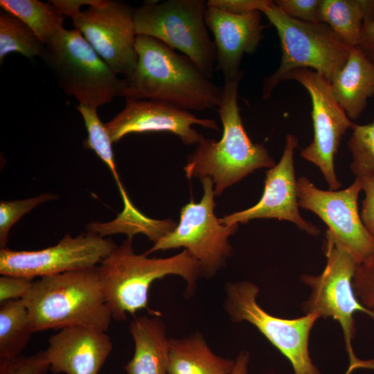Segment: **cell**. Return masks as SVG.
<instances>
[{"instance_id":"4fadbf2b","label":"cell","mask_w":374,"mask_h":374,"mask_svg":"<svg viewBox=\"0 0 374 374\" xmlns=\"http://www.w3.org/2000/svg\"><path fill=\"white\" fill-rule=\"evenodd\" d=\"M95 233L66 235L55 245L35 251L0 249V274L33 279L97 267L116 247Z\"/></svg>"},{"instance_id":"d590c367","label":"cell","mask_w":374,"mask_h":374,"mask_svg":"<svg viewBox=\"0 0 374 374\" xmlns=\"http://www.w3.org/2000/svg\"><path fill=\"white\" fill-rule=\"evenodd\" d=\"M358 46L374 62V6L364 20Z\"/></svg>"},{"instance_id":"4316f807","label":"cell","mask_w":374,"mask_h":374,"mask_svg":"<svg viewBox=\"0 0 374 374\" xmlns=\"http://www.w3.org/2000/svg\"><path fill=\"white\" fill-rule=\"evenodd\" d=\"M76 109L82 115L87 131V138L84 141V148L92 150L109 168L118 185L123 202L130 201L116 170L113 143L105 124L103 123L98 115L97 107L79 104Z\"/></svg>"},{"instance_id":"484cf974","label":"cell","mask_w":374,"mask_h":374,"mask_svg":"<svg viewBox=\"0 0 374 374\" xmlns=\"http://www.w3.org/2000/svg\"><path fill=\"white\" fill-rule=\"evenodd\" d=\"M45 44L20 19L1 9L0 63L9 53H17L29 59L42 56Z\"/></svg>"},{"instance_id":"603a6c76","label":"cell","mask_w":374,"mask_h":374,"mask_svg":"<svg viewBox=\"0 0 374 374\" xmlns=\"http://www.w3.org/2000/svg\"><path fill=\"white\" fill-rule=\"evenodd\" d=\"M33 333L28 309L22 299L0 305V365L21 355Z\"/></svg>"},{"instance_id":"836d02e7","label":"cell","mask_w":374,"mask_h":374,"mask_svg":"<svg viewBox=\"0 0 374 374\" xmlns=\"http://www.w3.org/2000/svg\"><path fill=\"white\" fill-rule=\"evenodd\" d=\"M358 179L362 184V190L364 193L361 218L368 232L374 238V175Z\"/></svg>"},{"instance_id":"30bf717a","label":"cell","mask_w":374,"mask_h":374,"mask_svg":"<svg viewBox=\"0 0 374 374\" xmlns=\"http://www.w3.org/2000/svg\"><path fill=\"white\" fill-rule=\"evenodd\" d=\"M224 309L232 321H247L255 326L290 362L292 374H321L309 351L316 314L295 319L279 318L267 312L257 302L259 288L249 281L229 283L226 286Z\"/></svg>"},{"instance_id":"8d00e7d4","label":"cell","mask_w":374,"mask_h":374,"mask_svg":"<svg viewBox=\"0 0 374 374\" xmlns=\"http://www.w3.org/2000/svg\"><path fill=\"white\" fill-rule=\"evenodd\" d=\"M52 3L64 16L71 18L80 12L82 6H94L98 4L100 0H51Z\"/></svg>"},{"instance_id":"52a82bcc","label":"cell","mask_w":374,"mask_h":374,"mask_svg":"<svg viewBox=\"0 0 374 374\" xmlns=\"http://www.w3.org/2000/svg\"><path fill=\"white\" fill-rule=\"evenodd\" d=\"M323 250L326 263L323 271L317 276L303 275L301 278L311 290L302 304L303 310L305 314H316L319 319L332 318L339 322L349 357V368L374 369V359H358L352 346L356 333L355 313L361 312L374 319V312L365 308L355 294L353 279L358 265L326 233Z\"/></svg>"},{"instance_id":"cb8c5ba5","label":"cell","mask_w":374,"mask_h":374,"mask_svg":"<svg viewBox=\"0 0 374 374\" xmlns=\"http://www.w3.org/2000/svg\"><path fill=\"white\" fill-rule=\"evenodd\" d=\"M0 6L24 21L44 44L64 28L65 16L50 1L1 0Z\"/></svg>"},{"instance_id":"277c9868","label":"cell","mask_w":374,"mask_h":374,"mask_svg":"<svg viewBox=\"0 0 374 374\" xmlns=\"http://www.w3.org/2000/svg\"><path fill=\"white\" fill-rule=\"evenodd\" d=\"M22 299L33 333L74 326L107 332L112 319L98 266L39 278Z\"/></svg>"},{"instance_id":"5bb4252c","label":"cell","mask_w":374,"mask_h":374,"mask_svg":"<svg viewBox=\"0 0 374 374\" xmlns=\"http://www.w3.org/2000/svg\"><path fill=\"white\" fill-rule=\"evenodd\" d=\"M134 8L116 1L100 0L71 17L78 30L101 59L125 77L137 62Z\"/></svg>"},{"instance_id":"d6a6232c","label":"cell","mask_w":374,"mask_h":374,"mask_svg":"<svg viewBox=\"0 0 374 374\" xmlns=\"http://www.w3.org/2000/svg\"><path fill=\"white\" fill-rule=\"evenodd\" d=\"M34 283L33 279L1 275L0 277V303L23 299Z\"/></svg>"},{"instance_id":"ba28073f","label":"cell","mask_w":374,"mask_h":374,"mask_svg":"<svg viewBox=\"0 0 374 374\" xmlns=\"http://www.w3.org/2000/svg\"><path fill=\"white\" fill-rule=\"evenodd\" d=\"M204 0L145 1L134 8L136 35L154 37L190 59L211 78L216 48L205 21Z\"/></svg>"},{"instance_id":"2e32d148","label":"cell","mask_w":374,"mask_h":374,"mask_svg":"<svg viewBox=\"0 0 374 374\" xmlns=\"http://www.w3.org/2000/svg\"><path fill=\"white\" fill-rule=\"evenodd\" d=\"M193 125L219 130L215 121L199 118L190 111L161 101L132 98H125L123 109L105 123L113 143L132 133L167 132L184 144L197 145L204 137Z\"/></svg>"},{"instance_id":"7a4b0ae2","label":"cell","mask_w":374,"mask_h":374,"mask_svg":"<svg viewBox=\"0 0 374 374\" xmlns=\"http://www.w3.org/2000/svg\"><path fill=\"white\" fill-rule=\"evenodd\" d=\"M243 73L225 80L221 103L217 109L222 124L221 139H204L197 145L184 167L188 179L210 177L215 196L262 168H271L274 160L261 144L247 134L240 114L238 88Z\"/></svg>"},{"instance_id":"e575fe53","label":"cell","mask_w":374,"mask_h":374,"mask_svg":"<svg viewBox=\"0 0 374 374\" xmlns=\"http://www.w3.org/2000/svg\"><path fill=\"white\" fill-rule=\"evenodd\" d=\"M269 0H208L207 7L215 8L233 14H243L259 11L268 3Z\"/></svg>"},{"instance_id":"83f0119b","label":"cell","mask_w":374,"mask_h":374,"mask_svg":"<svg viewBox=\"0 0 374 374\" xmlns=\"http://www.w3.org/2000/svg\"><path fill=\"white\" fill-rule=\"evenodd\" d=\"M348 141L352 155L350 165L355 178L374 175V122L354 124Z\"/></svg>"},{"instance_id":"8fae6325","label":"cell","mask_w":374,"mask_h":374,"mask_svg":"<svg viewBox=\"0 0 374 374\" xmlns=\"http://www.w3.org/2000/svg\"><path fill=\"white\" fill-rule=\"evenodd\" d=\"M361 191L358 178L340 190L319 189L304 176L297 179L299 207L319 216L328 226L326 233L348 251L357 265L366 262L374 254V238L366 229L358 208Z\"/></svg>"},{"instance_id":"4dcf8cb0","label":"cell","mask_w":374,"mask_h":374,"mask_svg":"<svg viewBox=\"0 0 374 374\" xmlns=\"http://www.w3.org/2000/svg\"><path fill=\"white\" fill-rule=\"evenodd\" d=\"M50 365L44 351L18 358L0 365V374H48Z\"/></svg>"},{"instance_id":"1f68e13d","label":"cell","mask_w":374,"mask_h":374,"mask_svg":"<svg viewBox=\"0 0 374 374\" xmlns=\"http://www.w3.org/2000/svg\"><path fill=\"white\" fill-rule=\"evenodd\" d=\"M322 0H276L274 3L292 18L311 23H318Z\"/></svg>"},{"instance_id":"74e56055","label":"cell","mask_w":374,"mask_h":374,"mask_svg":"<svg viewBox=\"0 0 374 374\" xmlns=\"http://www.w3.org/2000/svg\"><path fill=\"white\" fill-rule=\"evenodd\" d=\"M249 355L246 351H242L235 360V365L229 374H247Z\"/></svg>"},{"instance_id":"5b68a950","label":"cell","mask_w":374,"mask_h":374,"mask_svg":"<svg viewBox=\"0 0 374 374\" xmlns=\"http://www.w3.org/2000/svg\"><path fill=\"white\" fill-rule=\"evenodd\" d=\"M260 12L275 27L282 52L278 69L264 80V99L270 97L274 89L292 71L310 69L330 82L346 62L351 48L327 24L292 18L270 0Z\"/></svg>"},{"instance_id":"9c48e42d","label":"cell","mask_w":374,"mask_h":374,"mask_svg":"<svg viewBox=\"0 0 374 374\" xmlns=\"http://www.w3.org/2000/svg\"><path fill=\"white\" fill-rule=\"evenodd\" d=\"M203 195L200 202L193 199L184 205L175 228L154 244L145 253L184 247L200 265L202 276L215 275L231 255L229 237L234 234L238 224H222L214 213L213 182L210 177L201 179Z\"/></svg>"},{"instance_id":"ac0fdd59","label":"cell","mask_w":374,"mask_h":374,"mask_svg":"<svg viewBox=\"0 0 374 374\" xmlns=\"http://www.w3.org/2000/svg\"><path fill=\"white\" fill-rule=\"evenodd\" d=\"M112 348L106 331L74 326L51 336L44 353L53 373L98 374Z\"/></svg>"},{"instance_id":"3957f363","label":"cell","mask_w":374,"mask_h":374,"mask_svg":"<svg viewBox=\"0 0 374 374\" xmlns=\"http://www.w3.org/2000/svg\"><path fill=\"white\" fill-rule=\"evenodd\" d=\"M134 253L132 239L127 238L98 266L103 292L112 319H127V315L146 310L150 316H159L148 307L151 284L168 275H178L187 283L186 293L191 295L197 278L202 276L199 263L189 253L166 258H151Z\"/></svg>"},{"instance_id":"d6986e66","label":"cell","mask_w":374,"mask_h":374,"mask_svg":"<svg viewBox=\"0 0 374 374\" xmlns=\"http://www.w3.org/2000/svg\"><path fill=\"white\" fill-rule=\"evenodd\" d=\"M333 95L350 120L357 118L374 96V62L359 46L352 47L348 60L330 81Z\"/></svg>"},{"instance_id":"7c38bea8","label":"cell","mask_w":374,"mask_h":374,"mask_svg":"<svg viewBox=\"0 0 374 374\" xmlns=\"http://www.w3.org/2000/svg\"><path fill=\"white\" fill-rule=\"evenodd\" d=\"M290 80L305 88L312 102L313 140L301 155L319 168L330 190H337L341 184L335 170V156L342 136L355 123L337 102L330 82L323 76L310 69H298L284 78V81Z\"/></svg>"},{"instance_id":"e0dca14e","label":"cell","mask_w":374,"mask_h":374,"mask_svg":"<svg viewBox=\"0 0 374 374\" xmlns=\"http://www.w3.org/2000/svg\"><path fill=\"white\" fill-rule=\"evenodd\" d=\"M205 21L214 37L216 69L224 80L243 73L240 64L244 54L253 53L263 37L266 26L261 22V12L233 14L207 7Z\"/></svg>"},{"instance_id":"d4e9b609","label":"cell","mask_w":374,"mask_h":374,"mask_svg":"<svg viewBox=\"0 0 374 374\" xmlns=\"http://www.w3.org/2000/svg\"><path fill=\"white\" fill-rule=\"evenodd\" d=\"M176 225L170 219L165 220L150 219L137 210L130 213H121L115 220L109 222H92L87 228L89 231L102 237L121 233H125L127 238L132 240L136 233H141L155 243L172 231Z\"/></svg>"},{"instance_id":"8992f818","label":"cell","mask_w":374,"mask_h":374,"mask_svg":"<svg viewBox=\"0 0 374 374\" xmlns=\"http://www.w3.org/2000/svg\"><path fill=\"white\" fill-rule=\"evenodd\" d=\"M57 84L80 105L93 107L119 97L121 80L76 29L64 28L46 44L41 56Z\"/></svg>"},{"instance_id":"9a60e30c","label":"cell","mask_w":374,"mask_h":374,"mask_svg":"<svg viewBox=\"0 0 374 374\" xmlns=\"http://www.w3.org/2000/svg\"><path fill=\"white\" fill-rule=\"evenodd\" d=\"M298 138L287 134L280 161L266 172L260 199L253 206L220 218L222 224L231 225L247 223L251 220L274 218L294 223L299 229L316 236L319 229L305 220L299 211L297 180L295 177L294 154Z\"/></svg>"},{"instance_id":"6da1fadb","label":"cell","mask_w":374,"mask_h":374,"mask_svg":"<svg viewBox=\"0 0 374 374\" xmlns=\"http://www.w3.org/2000/svg\"><path fill=\"white\" fill-rule=\"evenodd\" d=\"M135 48L136 64L121 78L119 97L161 101L190 112L218 108L223 88L187 56L145 35H136Z\"/></svg>"},{"instance_id":"7402d4cb","label":"cell","mask_w":374,"mask_h":374,"mask_svg":"<svg viewBox=\"0 0 374 374\" xmlns=\"http://www.w3.org/2000/svg\"><path fill=\"white\" fill-rule=\"evenodd\" d=\"M374 0H322L319 21L327 24L349 47L358 46L364 20Z\"/></svg>"},{"instance_id":"f546056e","label":"cell","mask_w":374,"mask_h":374,"mask_svg":"<svg viewBox=\"0 0 374 374\" xmlns=\"http://www.w3.org/2000/svg\"><path fill=\"white\" fill-rule=\"evenodd\" d=\"M353 286L359 301L374 312V254L368 260L357 266Z\"/></svg>"},{"instance_id":"44dd1931","label":"cell","mask_w":374,"mask_h":374,"mask_svg":"<svg viewBox=\"0 0 374 374\" xmlns=\"http://www.w3.org/2000/svg\"><path fill=\"white\" fill-rule=\"evenodd\" d=\"M234 365L215 355L199 333L169 339L168 374H229Z\"/></svg>"},{"instance_id":"ffe728a7","label":"cell","mask_w":374,"mask_h":374,"mask_svg":"<svg viewBox=\"0 0 374 374\" xmlns=\"http://www.w3.org/2000/svg\"><path fill=\"white\" fill-rule=\"evenodd\" d=\"M134 342L132 358L123 367L127 374H168L169 339L159 316L135 317L130 325Z\"/></svg>"},{"instance_id":"f1b7e54d","label":"cell","mask_w":374,"mask_h":374,"mask_svg":"<svg viewBox=\"0 0 374 374\" xmlns=\"http://www.w3.org/2000/svg\"><path fill=\"white\" fill-rule=\"evenodd\" d=\"M57 198L51 193L15 201L0 202V247L6 248L11 227L25 214L45 202Z\"/></svg>"}]
</instances>
